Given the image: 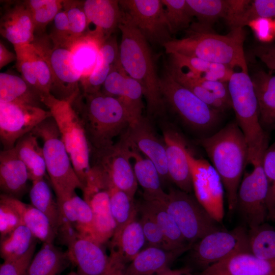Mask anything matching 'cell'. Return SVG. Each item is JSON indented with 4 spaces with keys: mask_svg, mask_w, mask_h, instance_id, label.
<instances>
[{
    "mask_svg": "<svg viewBox=\"0 0 275 275\" xmlns=\"http://www.w3.org/2000/svg\"><path fill=\"white\" fill-rule=\"evenodd\" d=\"M84 124L90 156L101 152L115 143L130 125L128 114L116 97L101 90L94 93L81 91L71 102Z\"/></svg>",
    "mask_w": 275,
    "mask_h": 275,
    "instance_id": "6da1fadb",
    "label": "cell"
},
{
    "mask_svg": "<svg viewBox=\"0 0 275 275\" xmlns=\"http://www.w3.org/2000/svg\"><path fill=\"white\" fill-rule=\"evenodd\" d=\"M197 142L222 180L229 209L234 210L249 158L248 145L242 131L237 122L233 121L214 134L197 140Z\"/></svg>",
    "mask_w": 275,
    "mask_h": 275,
    "instance_id": "7a4b0ae2",
    "label": "cell"
},
{
    "mask_svg": "<svg viewBox=\"0 0 275 275\" xmlns=\"http://www.w3.org/2000/svg\"><path fill=\"white\" fill-rule=\"evenodd\" d=\"M119 29L121 32L120 63L127 74L142 86L148 117L161 116L165 107L149 42L123 11Z\"/></svg>",
    "mask_w": 275,
    "mask_h": 275,
    "instance_id": "3957f363",
    "label": "cell"
},
{
    "mask_svg": "<svg viewBox=\"0 0 275 275\" xmlns=\"http://www.w3.org/2000/svg\"><path fill=\"white\" fill-rule=\"evenodd\" d=\"M210 29L193 25L186 37L172 39L162 47L168 54L178 53L232 68L238 67L241 71L248 72L243 50V28L231 29L226 35L215 34Z\"/></svg>",
    "mask_w": 275,
    "mask_h": 275,
    "instance_id": "277c9868",
    "label": "cell"
},
{
    "mask_svg": "<svg viewBox=\"0 0 275 275\" xmlns=\"http://www.w3.org/2000/svg\"><path fill=\"white\" fill-rule=\"evenodd\" d=\"M228 87L236 121L248 145V164L252 165L263 158L268 147V135L260 122L258 102L253 83L248 72L241 71L233 73Z\"/></svg>",
    "mask_w": 275,
    "mask_h": 275,
    "instance_id": "5b68a950",
    "label": "cell"
},
{
    "mask_svg": "<svg viewBox=\"0 0 275 275\" xmlns=\"http://www.w3.org/2000/svg\"><path fill=\"white\" fill-rule=\"evenodd\" d=\"M31 132L43 141L46 171L57 201L71 196L76 189L82 190L84 186L74 169L53 118L44 120Z\"/></svg>",
    "mask_w": 275,
    "mask_h": 275,
    "instance_id": "8992f818",
    "label": "cell"
},
{
    "mask_svg": "<svg viewBox=\"0 0 275 275\" xmlns=\"http://www.w3.org/2000/svg\"><path fill=\"white\" fill-rule=\"evenodd\" d=\"M42 101L57 124L74 169L84 186L91 160L89 144L82 122L70 102L58 99L51 94L43 96Z\"/></svg>",
    "mask_w": 275,
    "mask_h": 275,
    "instance_id": "52a82bcc",
    "label": "cell"
},
{
    "mask_svg": "<svg viewBox=\"0 0 275 275\" xmlns=\"http://www.w3.org/2000/svg\"><path fill=\"white\" fill-rule=\"evenodd\" d=\"M159 88L164 107L169 106L193 130L207 132L219 123L221 112L177 82L167 70L159 77Z\"/></svg>",
    "mask_w": 275,
    "mask_h": 275,
    "instance_id": "ba28073f",
    "label": "cell"
},
{
    "mask_svg": "<svg viewBox=\"0 0 275 275\" xmlns=\"http://www.w3.org/2000/svg\"><path fill=\"white\" fill-rule=\"evenodd\" d=\"M31 43L42 53L51 70L50 94L71 102L81 91V74L76 67L70 45L57 43L44 34L35 36Z\"/></svg>",
    "mask_w": 275,
    "mask_h": 275,
    "instance_id": "9c48e42d",
    "label": "cell"
},
{
    "mask_svg": "<svg viewBox=\"0 0 275 275\" xmlns=\"http://www.w3.org/2000/svg\"><path fill=\"white\" fill-rule=\"evenodd\" d=\"M58 234L78 275H127L126 267L108 255L102 244L79 235L71 226L62 228Z\"/></svg>",
    "mask_w": 275,
    "mask_h": 275,
    "instance_id": "30bf717a",
    "label": "cell"
},
{
    "mask_svg": "<svg viewBox=\"0 0 275 275\" xmlns=\"http://www.w3.org/2000/svg\"><path fill=\"white\" fill-rule=\"evenodd\" d=\"M161 200L187 243L192 245L207 234L221 229L191 194L171 187Z\"/></svg>",
    "mask_w": 275,
    "mask_h": 275,
    "instance_id": "8fae6325",
    "label": "cell"
},
{
    "mask_svg": "<svg viewBox=\"0 0 275 275\" xmlns=\"http://www.w3.org/2000/svg\"><path fill=\"white\" fill-rule=\"evenodd\" d=\"M262 159L252 164V171L245 173L237 192L236 208L250 229L265 223L268 217L266 203L268 183Z\"/></svg>",
    "mask_w": 275,
    "mask_h": 275,
    "instance_id": "7c38bea8",
    "label": "cell"
},
{
    "mask_svg": "<svg viewBox=\"0 0 275 275\" xmlns=\"http://www.w3.org/2000/svg\"><path fill=\"white\" fill-rule=\"evenodd\" d=\"M195 197L211 216L218 223L224 217L225 189L222 180L212 164L194 156L186 149Z\"/></svg>",
    "mask_w": 275,
    "mask_h": 275,
    "instance_id": "4fadbf2b",
    "label": "cell"
},
{
    "mask_svg": "<svg viewBox=\"0 0 275 275\" xmlns=\"http://www.w3.org/2000/svg\"><path fill=\"white\" fill-rule=\"evenodd\" d=\"M249 252L248 232L238 227L231 230L219 229L202 238L193 247V258L205 268L239 253Z\"/></svg>",
    "mask_w": 275,
    "mask_h": 275,
    "instance_id": "5bb4252c",
    "label": "cell"
},
{
    "mask_svg": "<svg viewBox=\"0 0 275 275\" xmlns=\"http://www.w3.org/2000/svg\"><path fill=\"white\" fill-rule=\"evenodd\" d=\"M119 3L148 42L162 46L172 39L161 0H121Z\"/></svg>",
    "mask_w": 275,
    "mask_h": 275,
    "instance_id": "9a60e30c",
    "label": "cell"
},
{
    "mask_svg": "<svg viewBox=\"0 0 275 275\" xmlns=\"http://www.w3.org/2000/svg\"><path fill=\"white\" fill-rule=\"evenodd\" d=\"M50 117L49 111L42 107L0 102V139L3 150L14 148L20 138Z\"/></svg>",
    "mask_w": 275,
    "mask_h": 275,
    "instance_id": "2e32d148",
    "label": "cell"
},
{
    "mask_svg": "<svg viewBox=\"0 0 275 275\" xmlns=\"http://www.w3.org/2000/svg\"><path fill=\"white\" fill-rule=\"evenodd\" d=\"M119 141L106 150L91 155L93 162L100 167L111 183L134 198L138 183L124 140Z\"/></svg>",
    "mask_w": 275,
    "mask_h": 275,
    "instance_id": "e0dca14e",
    "label": "cell"
},
{
    "mask_svg": "<svg viewBox=\"0 0 275 275\" xmlns=\"http://www.w3.org/2000/svg\"><path fill=\"white\" fill-rule=\"evenodd\" d=\"M122 135L154 163L162 185L170 180L165 143L162 136H159L156 132L149 118L143 116L140 121L130 125Z\"/></svg>",
    "mask_w": 275,
    "mask_h": 275,
    "instance_id": "ac0fdd59",
    "label": "cell"
},
{
    "mask_svg": "<svg viewBox=\"0 0 275 275\" xmlns=\"http://www.w3.org/2000/svg\"><path fill=\"white\" fill-rule=\"evenodd\" d=\"M3 3L1 35L13 46L31 43L35 38V28L26 1H7Z\"/></svg>",
    "mask_w": 275,
    "mask_h": 275,
    "instance_id": "d6986e66",
    "label": "cell"
},
{
    "mask_svg": "<svg viewBox=\"0 0 275 275\" xmlns=\"http://www.w3.org/2000/svg\"><path fill=\"white\" fill-rule=\"evenodd\" d=\"M162 138L170 180L178 189L191 194L193 190L191 174L183 139L177 132L167 126L162 127Z\"/></svg>",
    "mask_w": 275,
    "mask_h": 275,
    "instance_id": "ffe728a7",
    "label": "cell"
},
{
    "mask_svg": "<svg viewBox=\"0 0 275 275\" xmlns=\"http://www.w3.org/2000/svg\"><path fill=\"white\" fill-rule=\"evenodd\" d=\"M83 6L88 26L92 23L95 26L86 34L96 38L101 45L119 29L123 15L119 1L86 0L84 1Z\"/></svg>",
    "mask_w": 275,
    "mask_h": 275,
    "instance_id": "44dd1931",
    "label": "cell"
},
{
    "mask_svg": "<svg viewBox=\"0 0 275 275\" xmlns=\"http://www.w3.org/2000/svg\"><path fill=\"white\" fill-rule=\"evenodd\" d=\"M198 275H275V260L241 252L205 268Z\"/></svg>",
    "mask_w": 275,
    "mask_h": 275,
    "instance_id": "7402d4cb",
    "label": "cell"
},
{
    "mask_svg": "<svg viewBox=\"0 0 275 275\" xmlns=\"http://www.w3.org/2000/svg\"><path fill=\"white\" fill-rule=\"evenodd\" d=\"M187 245L175 250L147 246L128 264L127 275H157L170 268L171 265L191 248Z\"/></svg>",
    "mask_w": 275,
    "mask_h": 275,
    "instance_id": "603a6c76",
    "label": "cell"
},
{
    "mask_svg": "<svg viewBox=\"0 0 275 275\" xmlns=\"http://www.w3.org/2000/svg\"><path fill=\"white\" fill-rule=\"evenodd\" d=\"M127 148L128 153L132 161L134 175L143 190L144 200L162 199L167 195L163 188L159 172L154 163L123 135Z\"/></svg>",
    "mask_w": 275,
    "mask_h": 275,
    "instance_id": "cb8c5ba5",
    "label": "cell"
},
{
    "mask_svg": "<svg viewBox=\"0 0 275 275\" xmlns=\"http://www.w3.org/2000/svg\"><path fill=\"white\" fill-rule=\"evenodd\" d=\"M28 169L14 148L0 152V188L3 194L19 198L27 190Z\"/></svg>",
    "mask_w": 275,
    "mask_h": 275,
    "instance_id": "d4e9b609",
    "label": "cell"
},
{
    "mask_svg": "<svg viewBox=\"0 0 275 275\" xmlns=\"http://www.w3.org/2000/svg\"><path fill=\"white\" fill-rule=\"evenodd\" d=\"M111 181L102 168L91 164L82 189L83 199L91 207L94 217L112 216L110 208Z\"/></svg>",
    "mask_w": 275,
    "mask_h": 275,
    "instance_id": "484cf974",
    "label": "cell"
},
{
    "mask_svg": "<svg viewBox=\"0 0 275 275\" xmlns=\"http://www.w3.org/2000/svg\"><path fill=\"white\" fill-rule=\"evenodd\" d=\"M111 240L109 255L125 267L144 249L146 244L142 225L137 216Z\"/></svg>",
    "mask_w": 275,
    "mask_h": 275,
    "instance_id": "4316f807",
    "label": "cell"
},
{
    "mask_svg": "<svg viewBox=\"0 0 275 275\" xmlns=\"http://www.w3.org/2000/svg\"><path fill=\"white\" fill-rule=\"evenodd\" d=\"M57 203L61 214L60 224H69L79 235L93 240V213L85 200L74 193Z\"/></svg>",
    "mask_w": 275,
    "mask_h": 275,
    "instance_id": "83f0119b",
    "label": "cell"
},
{
    "mask_svg": "<svg viewBox=\"0 0 275 275\" xmlns=\"http://www.w3.org/2000/svg\"><path fill=\"white\" fill-rule=\"evenodd\" d=\"M258 100L259 120L264 130L275 129V75L263 71L251 78Z\"/></svg>",
    "mask_w": 275,
    "mask_h": 275,
    "instance_id": "f1b7e54d",
    "label": "cell"
},
{
    "mask_svg": "<svg viewBox=\"0 0 275 275\" xmlns=\"http://www.w3.org/2000/svg\"><path fill=\"white\" fill-rule=\"evenodd\" d=\"M170 55L171 58L170 64L186 69L191 74L207 80L228 82L234 72L233 68L227 65L178 53Z\"/></svg>",
    "mask_w": 275,
    "mask_h": 275,
    "instance_id": "f546056e",
    "label": "cell"
},
{
    "mask_svg": "<svg viewBox=\"0 0 275 275\" xmlns=\"http://www.w3.org/2000/svg\"><path fill=\"white\" fill-rule=\"evenodd\" d=\"M4 195L8 201L19 212L23 225L29 229L36 239L43 243H53L57 233L44 214L32 205L23 203L18 199Z\"/></svg>",
    "mask_w": 275,
    "mask_h": 275,
    "instance_id": "4dcf8cb0",
    "label": "cell"
},
{
    "mask_svg": "<svg viewBox=\"0 0 275 275\" xmlns=\"http://www.w3.org/2000/svg\"><path fill=\"white\" fill-rule=\"evenodd\" d=\"M42 95L22 77L1 72L0 102H15L42 107Z\"/></svg>",
    "mask_w": 275,
    "mask_h": 275,
    "instance_id": "1f68e13d",
    "label": "cell"
},
{
    "mask_svg": "<svg viewBox=\"0 0 275 275\" xmlns=\"http://www.w3.org/2000/svg\"><path fill=\"white\" fill-rule=\"evenodd\" d=\"M70 263L66 252L53 243H43L32 259L25 275H61Z\"/></svg>",
    "mask_w": 275,
    "mask_h": 275,
    "instance_id": "d6a6232c",
    "label": "cell"
},
{
    "mask_svg": "<svg viewBox=\"0 0 275 275\" xmlns=\"http://www.w3.org/2000/svg\"><path fill=\"white\" fill-rule=\"evenodd\" d=\"M37 139L32 132H29L20 138L14 147L25 165L32 181L44 178L47 171L43 148Z\"/></svg>",
    "mask_w": 275,
    "mask_h": 275,
    "instance_id": "836d02e7",
    "label": "cell"
},
{
    "mask_svg": "<svg viewBox=\"0 0 275 275\" xmlns=\"http://www.w3.org/2000/svg\"><path fill=\"white\" fill-rule=\"evenodd\" d=\"M140 207L154 217L170 250L190 245L186 241L174 218L161 200H144Z\"/></svg>",
    "mask_w": 275,
    "mask_h": 275,
    "instance_id": "e575fe53",
    "label": "cell"
},
{
    "mask_svg": "<svg viewBox=\"0 0 275 275\" xmlns=\"http://www.w3.org/2000/svg\"><path fill=\"white\" fill-rule=\"evenodd\" d=\"M31 205L44 214L49 219L58 235L61 222V214L48 183L44 178L32 181L30 190Z\"/></svg>",
    "mask_w": 275,
    "mask_h": 275,
    "instance_id": "d590c367",
    "label": "cell"
},
{
    "mask_svg": "<svg viewBox=\"0 0 275 275\" xmlns=\"http://www.w3.org/2000/svg\"><path fill=\"white\" fill-rule=\"evenodd\" d=\"M100 45L96 38L89 34H85L70 45L76 67L81 74V79L87 77L94 69Z\"/></svg>",
    "mask_w": 275,
    "mask_h": 275,
    "instance_id": "8d00e7d4",
    "label": "cell"
},
{
    "mask_svg": "<svg viewBox=\"0 0 275 275\" xmlns=\"http://www.w3.org/2000/svg\"><path fill=\"white\" fill-rule=\"evenodd\" d=\"M194 17L199 20L197 25L211 29L219 18L228 20L230 13L229 0H186Z\"/></svg>",
    "mask_w": 275,
    "mask_h": 275,
    "instance_id": "74e56055",
    "label": "cell"
},
{
    "mask_svg": "<svg viewBox=\"0 0 275 275\" xmlns=\"http://www.w3.org/2000/svg\"><path fill=\"white\" fill-rule=\"evenodd\" d=\"M109 195L111 212L116 224L115 231L112 237H114L137 216L138 209L134 198L114 186L111 182Z\"/></svg>",
    "mask_w": 275,
    "mask_h": 275,
    "instance_id": "f35d334b",
    "label": "cell"
},
{
    "mask_svg": "<svg viewBox=\"0 0 275 275\" xmlns=\"http://www.w3.org/2000/svg\"><path fill=\"white\" fill-rule=\"evenodd\" d=\"M36 242V238L29 229L21 225L1 239V257L4 260L19 258L26 254Z\"/></svg>",
    "mask_w": 275,
    "mask_h": 275,
    "instance_id": "ab89813d",
    "label": "cell"
},
{
    "mask_svg": "<svg viewBox=\"0 0 275 275\" xmlns=\"http://www.w3.org/2000/svg\"><path fill=\"white\" fill-rule=\"evenodd\" d=\"M249 252L255 256L275 260V230L264 223L248 232Z\"/></svg>",
    "mask_w": 275,
    "mask_h": 275,
    "instance_id": "60d3db41",
    "label": "cell"
},
{
    "mask_svg": "<svg viewBox=\"0 0 275 275\" xmlns=\"http://www.w3.org/2000/svg\"><path fill=\"white\" fill-rule=\"evenodd\" d=\"M143 89L141 84L127 75L123 89L117 98L122 103L128 114L130 125L143 117Z\"/></svg>",
    "mask_w": 275,
    "mask_h": 275,
    "instance_id": "b9f144b4",
    "label": "cell"
},
{
    "mask_svg": "<svg viewBox=\"0 0 275 275\" xmlns=\"http://www.w3.org/2000/svg\"><path fill=\"white\" fill-rule=\"evenodd\" d=\"M26 2L34 21L35 35L40 36L44 34L46 26L63 8V1L27 0Z\"/></svg>",
    "mask_w": 275,
    "mask_h": 275,
    "instance_id": "7bdbcfd3",
    "label": "cell"
},
{
    "mask_svg": "<svg viewBox=\"0 0 275 275\" xmlns=\"http://www.w3.org/2000/svg\"><path fill=\"white\" fill-rule=\"evenodd\" d=\"M167 70L177 82L189 90L210 106L221 113L230 108L211 93L196 84L183 69L170 64L167 67Z\"/></svg>",
    "mask_w": 275,
    "mask_h": 275,
    "instance_id": "ee69618b",
    "label": "cell"
},
{
    "mask_svg": "<svg viewBox=\"0 0 275 275\" xmlns=\"http://www.w3.org/2000/svg\"><path fill=\"white\" fill-rule=\"evenodd\" d=\"M171 34L190 26L194 17L186 0H161Z\"/></svg>",
    "mask_w": 275,
    "mask_h": 275,
    "instance_id": "f6af8a7d",
    "label": "cell"
},
{
    "mask_svg": "<svg viewBox=\"0 0 275 275\" xmlns=\"http://www.w3.org/2000/svg\"><path fill=\"white\" fill-rule=\"evenodd\" d=\"M83 2L84 1L73 0L63 2V9L66 13L69 22L71 43L84 36L87 31L88 22Z\"/></svg>",
    "mask_w": 275,
    "mask_h": 275,
    "instance_id": "bcb514c9",
    "label": "cell"
},
{
    "mask_svg": "<svg viewBox=\"0 0 275 275\" xmlns=\"http://www.w3.org/2000/svg\"><path fill=\"white\" fill-rule=\"evenodd\" d=\"M13 46L16 55V67L21 73L22 78L31 87L41 93L33 57V44L28 43Z\"/></svg>",
    "mask_w": 275,
    "mask_h": 275,
    "instance_id": "7dc6e473",
    "label": "cell"
},
{
    "mask_svg": "<svg viewBox=\"0 0 275 275\" xmlns=\"http://www.w3.org/2000/svg\"><path fill=\"white\" fill-rule=\"evenodd\" d=\"M262 166L268 183L267 197L268 219L275 220V142L265 150Z\"/></svg>",
    "mask_w": 275,
    "mask_h": 275,
    "instance_id": "c3c4849f",
    "label": "cell"
},
{
    "mask_svg": "<svg viewBox=\"0 0 275 275\" xmlns=\"http://www.w3.org/2000/svg\"><path fill=\"white\" fill-rule=\"evenodd\" d=\"M275 16V0L252 1L241 16L235 22L231 29L243 28L256 18Z\"/></svg>",
    "mask_w": 275,
    "mask_h": 275,
    "instance_id": "681fc988",
    "label": "cell"
},
{
    "mask_svg": "<svg viewBox=\"0 0 275 275\" xmlns=\"http://www.w3.org/2000/svg\"><path fill=\"white\" fill-rule=\"evenodd\" d=\"M140 219L146 241L147 246H156L170 250L163 235L154 217L147 210L140 207Z\"/></svg>",
    "mask_w": 275,
    "mask_h": 275,
    "instance_id": "f907efd6",
    "label": "cell"
},
{
    "mask_svg": "<svg viewBox=\"0 0 275 275\" xmlns=\"http://www.w3.org/2000/svg\"><path fill=\"white\" fill-rule=\"evenodd\" d=\"M112 67L98 55L96 64L92 72L80 80L81 91L85 93H94L100 91Z\"/></svg>",
    "mask_w": 275,
    "mask_h": 275,
    "instance_id": "816d5d0a",
    "label": "cell"
},
{
    "mask_svg": "<svg viewBox=\"0 0 275 275\" xmlns=\"http://www.w3.org/2000/svg\"><path fill=\"white\" fill-rule=\"evenodd\" d=\"M23 225L18 211L6 199L4 194L0 196L1 239L9 235L18 227Z\"/></svg>",
    "mask_w": 275,
    "mask_h": 275,
    "instance_id": "f5cc1de1",
    "label": "cell"
},
{
    "mask_svg": "<svg viewBox=\"0 0 275 275\" xmlns=\"http://www.w3.org/2000/svg\"><path fill=\"white\" fill-rule=\"evenodd\" d=\"M33 57L40 91L42 96L50 95L52 84L51 70L43 55L33 44Z\"/></svg>",
    "mask_w": 275,
    "mask_h": 275,
    "instance_id": "db71d44e",
    "label": "cell"
},
{
    "mask_svg": "<svg viewBox=\"0 0 275 275\" xmlns=\"http://www.w3.org/2000/svg\"><path fill=\"white\" fill-rule=\"evenodd\" d=\"M36 242L22 256L11 260H4L0 265V275H25L33 258Z\"/></svg>",
    "mask_w": 275,
    "mask_h": 275,
    "instance_id": "11a10c76",
    "label": "cell"
},
{
    "mask_svg": "<svg viewBox=\"0 0 275 275\" xmlns=\"http://www.w3.org/2000/svg\"><path fill=\"white\" fill-rule=\"evenodd\" d=\"M127 75L119 60L112 67L101 91L106 94L117 98L123 89Z\"/></svg>",
    "mask_w": 275,
    "mask_h": 275,
    "instance_id": "9f6ffc18",
    "label": "cell"
},
{
    "mask_svg": "<svg viewBox=\"0 0 275 275\" xmlns=\"http://www.w3.org/2000/svg\"><path fill=\"white\" fill-rule=\"evenodd\" d=\"M53 28L50 39L54 42L62 45H70L69 24L66 12L63 8L57 14L53 21Z\"/></svg>",
    "mask_w": 275,
    "mask_h": 275,
    "instance_id": "6f0895ef",
    "label": "cell"
},
{
    "mask_svg": "<svg viewBox=\"0 0 275 275\" xmlns=\"http://www.w3.org/2000/svg\"><path fill=\"white\" fill-rule=\"evenodd\" d=\"M261 42H268L275 36L274 21L271 18H258L251 21L248 25Z\"/></svg>",
    "mask_w": 275,
    "mask_h": 275,
    "instance_id": "680465c9",
    "label": "cell"
},
{
    "mask_svg": "<svg viewBox=\"0 0 275 275\" xmlns=\"http://www.w3.org/2000/svg\"><path fill=\"white\" fill-rule=\"evenodd\" d=\"M99 56L105 63L111 66L119 60V47L115 37L110 36L100 46Z\"/></svg>",
    "mask_w": 275,
    "mask_h": 275,
    "instance_id": "91938a15",
    "label": "cell"
},
{
    "mask_svg": "<svg viewBox=\"0 0 275 275\" xmlns=\"http://www.w3.org/2000/svg\"><path fill=\"white\" fill-rule=\"evenodd\" d=\"M252 52L269 69L275 71V46H257Z\"/></svg>",
    "mask_w": 275,
    "mask_h": 275,
    "instance_id": "94428289",
    "label": "cell"
},
{
    "mask_svg": "<svg viewBox=\"0 0 275 275\" xmlns=\"http://www.w3.org/2000/svg\"><path fill=\"white\" fill-rule=\"evenodd\" d=\"M16 60V53L9 50L3 43L0 42V69Z\"/></svg>",
    "mask_w": 275,
    "mask_h": 275,
    "instance_id": "6125c7cd",
    "label": "cell"
},
{
    "mask_svg": "<svg viewBox=\"0 0 275 275\" xmlns=\"http://www.w3.org/2000/svg\"><path fill=\"white\" fill-rule=\"evenodd\" d=\"M67 275H78L77 273L75 271H71Z\"/></svg>",
    "mask_w": 275,
    "mask_h": 275,
    "instance_id": "be15d7a7",
    "label": "cell"
},
{
    "mask_svg": "<svg viewBox=\"0 0 275 275\" xmlns=\"http://www.w3.org/2000/svg\"><path fill=\"white\" fill-rule=\"evenodd\" d=\"M157 275H167V274H166L164 272H162V273H160L159 274H157Z\"/></svg>",
    "mask_w": 275,
    "mask_h": 275,
    "instance_id": "e7e4bbea",
    "label": "cell"
},
{
    "mask_svg": "<svg viewBox=\"0 0 275 275\" xmlns=\"http://www.w3.org/2000/svg\"><path fill=\"white\" fill-rule=\"evenodd\" d=\"M273 21H274V29H275V20Z\"/></svg>",
    "mask_w": 275,
    "mask_h": 275,
    "instance_id": "03108f58",
    "label": "cell"
}]
</instances>
